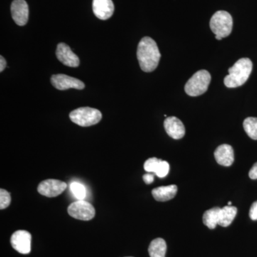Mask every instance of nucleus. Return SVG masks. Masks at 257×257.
Masks as SVG:
<instances>
[{
	"label": "nucleus",
	"mask_w": 257,
	"mask_h": 257,
	"mask_svg": "<svg viewBox=\"0 0 257 257\" xmlns=\"http://www.w3.org/2000/svg\"><path fill=\"white\" fill-rule=\"evenodd\" d=\"M138 59L144 72H153L158 66L161 54L156 42L149 37L142 39L138 45Z\"/></svg>",
	"instance_id": "nucleus-1"
},
{
	"label": "nucleus",
	"mask_w": 257,
	"mask_h": 257,
	"mask_svg": "<svg viewBox=\"0 0 257 257\" xmlns=\"http://www.w3.org/2000/svg\"><path fill=\"white\" fill-rule=\"evenodd\" d=\"M253 64L248 58H241L229 69V74L224 78L226 87L236 88L247 81L252 71Z\"/></svg>",
	"instance_id": "nucleus-2"
},
{
	"label": "nucleus",
	"mask_w": 257,
	"mask_h": 257,
	"mask_svg": "<svg viewBox=\"0 0 257 257\" xmlns=\"http://www.w3.org/2000/svg\"><path fill=\"white\" fill-rule=\"evenodd\" d=\"M211 82V75L207 70L198 71L189 79L186 84L184 90L191 96L202 95L207 92Z\"/></svg>",
	"instance_id": "nucleus-3"
},
{
	"label": "nucleus",
	"mask_w": 257,
	"mask_h": 257,
	"mask_svg": "<svg viewBox=\"0 0 257 257\" xmlns=\"http://www.w3.org/2000/svg\"><path fill=\"white\" fill-rule=\"evenodd\" d=\"M72 121L81 126H90L98 124L102 115L101 111L94 108L80 107L74 109L69 114Z\"/></svg>",
	"instance_id": "nucleus-4"
},
{
	"label": "nucleus",
	"mask_w": 257,
	"mask_h": 257,
	"mask_svg": "<svg viewBox=\"0 0 257 257\" xmlns=\"http://www.w3.org/2000/svg\"><path fill=\"white\" fill-rule=\"evenodd\" d=\"M232 17L226 11H218L213 15L210 20L211 31L215 34V36L224 38L229 36L232 31Z\"/></svg>",
	"instance_id": "nucleus-5"
},
{
	"label": "nucleus",
	"mask_w": 257,
	"mask_h": 257,
	"mask_svg": "<svg viewBox=\"0 0 257 257\" xmlns=\"http://www.w3.org/2000/svg\"><path fill=\"white\" fill-rule=\"evenodd\" d=\"M69 215L79 220L89 221L95 216V209L90 204L84 200L72 203L67 209Z\"/></svg>",
	"instance_id": "nucleus-6"
},
{
	"label": "nucleus",
	"mask_w": 257,
	"mask_h": 257,
	"mask_svg": "<svg viewBox=\"0 0 257 257\" xmlns=\"http://www.w3.org/2000/svg\"><path fill=\"white\" fill-rule=\"evenodd\" d=\"M12 246L19 253L28 254L31 251L32 235L25 230H18L12 235Z\"/></svg>",
	"instance_id": "nucleus-7"
},
{
	"label": "nucleus",
	"mask_w": 257,
	"mask_h": 257,
	"mask_svg": "<svg viewBox=\"0 0 257 257\" xmlns=\"http://www.w3.org/2000/svg\"><path fill=\"white\" fill-rule=\"evenodd\" d=\"M51 83L54 87L59 90H67L72 88L81 90L85 87L82 81L63 74L52 75L51 77Z\"/></svg>",
	"instance_id": "nucleus-8"
},
{
	"label": "nucleus",
	"mask_w": 257,
	"mask_h": 257,
	"mask_svg": "<svg viewBox=\"0 0 257 257\" xmlns=\"http://www.w3.org/2000/svg\"><path fill=\"white\" fill-rule=\"evenodd\" d=\"M67 188V184L57 179H47L39 184L37 191L47 197H55L60 195Z\"/></svg>",
	"instance_id": "nucleus-9"
},
{
	"label": "nucleus",
	"mask_w": 257,
	"mask_h": 257,
	"mask_svg": "<svg viewBox=\"0 0 257 257\" xmlns=\"http://www.w3.org/2000/svg\"><path fill=\"white\" fill-rule=\"evenodd\" d=\"M11 13L17 25L24 26L28 23L29 7L25 0H14L11 5Z\"/></svg>",
	"instance_id": "nucleus-10"
},
{
	"label": "nucleus",
	"mask_w": 257,
	"mask_h": 257,
	"mask_svg": "<svg viewBox=\"0 0 257 257\" xmlns=\"http://www.w3.org/2000/svg\"><path fill=\"white\" fill-rule=\"evenodd\" d=\"M56 55L57 59L67 67H77L79 65V57L67 44L60 43L57 45Z\"/></svg>",
	"instance_id": "nucleus-11"
},
{
	"label": "nucleus",
	"mask_w": 257,
	"mask_h": 257,
	"mask_svg": "<svg viewBox=\"0 0 257 257\" xmlns=\"http://www.w3.org/2000/svg\"><path fill=\"white\" fill-rule=\"evenodd\" d=\"M92 8L96 18L101 20L110 18L114 11L112 0H93Z\"/></svg>",
	"instance_id": "nucleus-12"
},
{
	"label": "nucleus",
	"mask_w": 257,
	"mask_h": 257,
	"mask_svg": "<svg viewBox=\"0 0 257 257\" xmlns=\"http://www.w3.org/2000/svg\"><path fill=\"white\" fill-rule=\"evenodd\" d=\"M164 126L167 135L175 140L182 139L185 135V128L182 121L175 116H170L165 119Z\"/></svg>",
	"instance_id": "nucleus-13"
},
{
	"label": "nucleus",
	"mask_w": 257,
	"mask_h": 257,
	"mask_svg": "<svg viewBox=\"0 0 257 257\" xmlns=\"http://www.w3.org/2000/svg\"><path fill=\"white\" fill-rule=\"evenodd\" d=\"M214 157L219 165L229 167L234 162V150L229 145H221L214 152Z\"/></svg>",
	"instance_id": "nucleus-14"
},
{
	"label": "nucleus",
	"mask_w": 257,
	"mask_h": 257,
	"mask_svg": "<svg viewBox=\"0 0 257 257\" xmlns=\"http://www.w3.org/2000/svg\"><path fill=\"white\" fill-rule=\"evenodd\" d=\"M177 193V187L175 184L157 187L152 190V194L155 200L158 202H167L175 197Z\"/></svg>",
	"instance_id": "nucleus-15"
},
{
	"label": "nucleus",
	"mask_w": 257,
	"mask_h": 257,
	"mask_svg": "<svg viewBox=\"0 0 257 257\" xmlns=\"http://www.w3.org/2000/svg\"><path fill=\"white\" fill-rule=\"evenodd\" d=\"M237 214V209L232 206H225L219 211V221L218 224L223 227L229 226L234 221L235 216Z\"/></svg>",
	"instance_id": "nucleus-16"
},
{
	"label": "nucleus",
	"mask_w": 257,
	"mask_h": 257,
	"mask_svg": "<svg viewBox=\"0 0 257 257\" xmlns=\"http://www.w3.org/2000/svg\"><path fill=\"white\" fill-rule=\"evenodd\" d=\"M150 257H165L167 252V243L162 238L154 239L148 248Z\"/></svg>",
	"instance_id": "nucleus-17"
},
{
	"label": "nucleus",
	"mask_w": 257,
	"mask_h": 257,
	"mask_svg": "<svg viewBox=\"0 0 257 257\" xmlns=\"http://www.w3.org/2000/svg\"><path fill=\"white\" fill-rule=\"evenodd\" d=\"M221 208L214 207L204 212L203 215V223L211 229H215L219 221V211Z\"/></svg>",
	"instance_id": "nucleus-18"
},
{
	"label": "nucleus",
	"mask_w": 257,
	"mask_h": 257,
	"mask_svg": "<svg viewBox=\"0 0 257 257\" xmlns=\"http://www.w3.org/2000/svg\"><path fill=\"white\" fill-rule=\"evenodd\" d=\"M243 126L248 136L252 140H257V118H246L243 121Z\"/></svg>",
	"instance_id": "nucleus-19"
},
{
	"label": "nucleus",
	"mask_w": 257,
	"mask_h": 257,
	"mask_svg": "<svg viewBox=\"0 0 257 257\" xmlns=\"http://www.w3.org/2000/svg\"><path fill=\"white\" fill-rule=\"evenodd\" d=\"M71 192L74 197L79 200H83L86 197V188L82 184L79 182H72L70 185Z\"/></svg>",
	"instance_id": "nucleus-20"
},
{
	"label": "nucleus",
	"mask_w": 257,
	"mask_h": 257,
	"mask_svg": "<svg viewBox=\"0 0 257 257\" xmlns=\"http://www.w3.org/2000/svg\"><path fill=\"white\" fill-rule=\"evenodd\" d=\"M162 160L157 159L156 157H152V158L148 159L145 162L144 165V169L149 173H155L156 175L157 170Z\"/></svg>",
	"instance_id": "nucleus-21"
},
{
	"label": "nucleus",
	"mask_w": 257,
	"mask_h": 257,
	"mask_svg": "<svg viewBox=\"0 0 257 257\" xmlns=\"http://www.w3.org/2000/svg\"><path fill=\"white\" fill-rule=\"evenodd\" d=\"M11 203V197L8 191L4 189H0V209H4L9 207Z\"/></svg>",
	"instance_id": "nucleus-22"
},
{
	"label": "nucleus",
	"mask_w": 257,
	"mask_h": 257,
	"mask_svg": "<svg viewBox=\"0 0 257 257\" xmlns=\"http://www.w3.org/2000/svg\"><path fill=\"white\" fill-rule=\"evenodd\" d=\"M169 172H170V165L168 162L162 160L161 162L160 167L157 170L156 175L160 178H163L168 175Z\"/></svg>",
	"instance_id": "nucleus-23"
},
{
	"label": "nucleus",
	"mask_w": 257,
	"mask_h": 257,
	"mask_svg": "<svg viewBox=\"0 0 257 257\" xmlns=\"http://www.w3.org/2000/svg\"><path fill=\"white\" fill-rule=\"evenodd\" d=\"M249 216L251 220H257V201L253 202L251 208H250Z\"/></svg>",
	"instance_id": "nucleus-24"
},
{
	"label": "nucleus",
	"mask_w": 257,
	"mask_h": 257,
	"mask_svg": "<svg viewBox=\"0 0 257 257\" xmlns=\"http://www.w3.org/2000/svg\"><path fill=\"white\" fill-rule=\"evenodd\" d=\"M248 176H249L250 178L251 179H257V162L251 167V170L248 172Z\"/></svg>",
	"instance_id": "nucleus-25"
},
{
	"label": "nucleus",
	"mask_w": 257,
	"mask_h": 257,
	"mask_svg": "<svg viewBox=\"0 0 257 257\" xmlns=\"http://www.w3.org/2000/svg\"><path fill=\"white\" fill-rule=\"evenodd\" d=\"M154 179H155V177L151 173L146 174V175L143 176L144 182L147 184L152 183L154 182Z\"/></svg>",
	"instance_id": "nucleus-26"
},
{
	"label": "nucleus",
	"mask_w": 257,
	"mask_h": 257,
	"mask_svg": "<svg viewBox=\"0 0 257 257\" xmlns=\"http://www.w3.org/2000/svg\"><path fill=\"white\" fill-rule=\"evenodd\" d=\"M6 60H5V59L3 57V56H1V57H0V72H2L4 71L5 67H6Z\"/></svg>",
	"instance_id": "nucleus-27"
},
{
	"label": "nucleus",
	"mask_w": 257,
	"mask_h": 257,
	"mask_svg": "<svg viewBox=\"0 0 257 257\" xmlns=\"http://www.w3.org/2000/svg\"><path fill=\"white\" fill-rule=\"evenodd\" d=\"M215 37H216V40H222V38H221V37L215 36Z\"/></svg>",
	"instance_id": "nucleus-28"
},
{
	"label": "nucleus",
	"mask_w": 257,
	"mask_h": 257,
	"mask_svg": "<svg viewBox=\"0 0 257 257\" xmlns=\"http://www.w3.org/2000/svg\"><path fill=\"white\" fill-rule=\"evenodd\" d=\"M228 205L231 206V202H229V203H228Z\"/></svg>",
	"instance_id": "nucleus-29"
},
{
	"label": "nucleus",
	"mask_w": 257,
	"mask_h": 257,
	"mask_svg": "<svg viewBox=\"0 0 257 257\" xmlns=\"http://www.w3.org/2000/svg\"><path fill=\"white\" fill-rule=\"evenodd\" d=\"M128 257H132V256H128Z\"/></svg>",
	"instance_id": "nucleus-30"
}]
</instances>
